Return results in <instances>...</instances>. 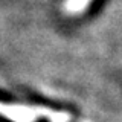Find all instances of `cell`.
I'll use <instances>...</instances> for the list:
<instances>
[{
  "label": "cell",
  "mask_w": 122,
  "mask_h": 122,
  "mask_svg": "<svg viewBox=\"0 0 122 122\" xmlns=\"http://www.w3.org/2000/svg\"><path fill=\"white\" fill-rule=\"evenodd\" d=\"M107 3H108V0H90L87 8L84 9L86 17H93V15H96L98 12H101V9L107 5Z\"/></svg>",
  "instance_id": "obj_1"
}]
</instances>
